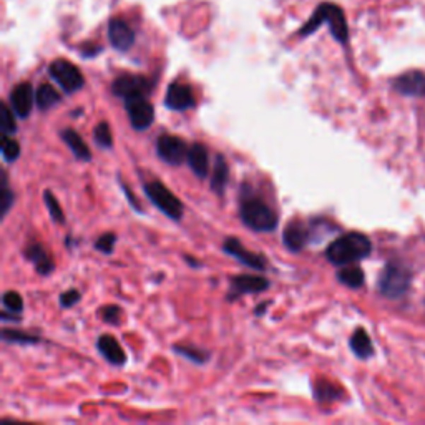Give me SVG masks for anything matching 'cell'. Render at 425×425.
I'll return each instance as SVG.
<instances>
[{"mask_svg": "<svg viewBox=\"0 0 425 425\" xmlns=\"http://www.w3.org/2000/svg\"><path fill=\"white\" fill-rule=\"evenodd\" d=\"M93 138L95 143L100 148H112L113 145V136H112V130H110V125L107 122H100L93 130Z\"/></svg>", "mask_w": 425, "mask_h": 425, "instance_id": "obj_29", "label": "cell"}, {"mask_svg": "<svg viewBox=\"0 0 425 425\" xmlns=\"http://www.w3.org/2000/svg\"><path fill=\"white\" fill-rule=\"evenodd\" d=\"M185 260H186V261H188V262H191V264H193V267H198V266H202V262H199V261H194V260H193V257H190V256H186V257H185Z\"/></svg>", "mask_w": 425, "mask_h": 425, "instance_id": "obj_39", "label": "cell"}, {"mask_svg": "<svg viewBox=\"0 0 425 425\" xmlns=\"http://www.w3.org/2000/svg\"><path fill=\"white\" fill-rule=\"evenodd\" d=\"M339 395H341V390H339L336 385L327 384V382H318L316 385H314V397L318 400H336Z\"/></svg>", "mask_w": 425, "mask_h": 425, "instance_id": "obj_31", "label": "cell"}, {"mask_svg": "<svg viewBox=\"0 0 425 425\" xmlns=\"http://www.w3.org/2000/svg\"><path fill=\"white\" fill-rule=\"evenodd\" d=\"M108 38L113 49L127 52L135 44V32L123 18H112L108 23Z\"/></svg>", "mask_w": 425, "mask_h": 425, "instance_id": "obj_14", "label": "cell"}, {"mask_svg": "<svg viewBox=\"0 0 425 425\" xmlns=\"http://www.w3.org/2000/svg\"><path fill=\"white\" fill-rule=\"evenodd\" d=\"M2 304L4 309H7V311L11 313L18 314L23 311V299L17 291H7V293L2 296Z\"/></svg>", "mask_w": 425, "mask_h": 425, "instance_id": "obj_33", "label": "cell"}, {"mask_svg": "<svg viewBox=\"0 0 425 425\" xmlns=\"http://www.w3.org/2000/svg\"><path fill=\"white\" fill-rule=\"evenodd\" d=\"M165 105L166 108L173 110V112H186V110L193 108L197 105V98H194L190 85L173 82L166 90Z\"/></svg>", "mask_w": 425, "mask_h": 425, "instance_id": "obj_12", "label": "cell"}, {"mask_svg": "<svg viewBox=\"0 0 425 425\" xmlns=\"http://www.w3.org/2000/svg\"><path fill=\"white\" fill-rule=\"evenodd\" d=\"M188 151L190 146L180 136L161 135L156 140V155H158L160 160H163L168 165L178 166L185 163L186 158H188Z\"/></svg>", "mask_w": 425, "mask_h": 425, "instance_id": "obj_8", "label": "cell"}, {"mask_svg": "<svg viewBox=\"0 0 425 425\" xmlns=\"http://www.w3.org/2000/svg\"><path fill=\"white\" fill-rule=\"evenodd\" d=\"M186 161H188L190 168L194 171L198 178H206L209 170V156L204 145H199V143L191 145Z\"/></svg>", "mask_w": 425, "mask_h": 425, "instance_id": "obj_20", "label": "cell"}, {"mask_svg": "<svg viewBox=\"0 0 425 425\" xmlns=\"http://www.w3.org/2000/svg\"><path fill=\"white\" fill-rule=\"evenodd\" d=\"M120 316H122V309L118 308V305H105L102 309L103 322L112 324V326H118V324H120Z\"/></svg>", "mask_w": 425, "mask_h": 425, "instance_id": "obj_35", "label": "cell"}, {"mask_svg": "<svg viewBox=\"0 0 425 425\" xmlns=\"http://www.w3.org/2000/svg\"><path fill=\"white\" fill-rule=\"evenodd\" d=\"M240 216L248 228L257 233L274 231L276 226H278V214L257 198L243 199Z\"/></svg>", "mask_w": 425, "mask_h": 425, "instance_id": "obj_3", "label": "cell"}, {"mask_svg": "<svg viewBox=\"0 0 425 425\" xmlns=\"http://www.w3.org/2000/svg\"><path fill=\"white\" fill-rule=\"evenodd\" d=\"M410 286V271L397 262H389L379 278V291L385 298H400Z\"/></svg>", "mask_w": 425, "mask_h": 425, "instance_id": "obj_5", "label": "cell"}, {"mask_svg": "<svg viewBox=\"0 0 425 425\" xmlns=\"http://www.w3.org/2000/svg\"><path fill=\"white\" fill-rule=\"evenodd\" d=\"M311 231L313 229L305 226V223L299 221V219H293L286 224L283 231V243L289 251L299 252L303 251L309 240H311Z\"/></svg>", "mask_w": 425, "mask_h": 425, "instance_id": "obj_13", "label": "cell"}, {"mask_svg": "<svg viewBox=\"0 0 425 425\" xmlns=\"http://www.w3.org/2000/svg\"><path fill=\"white\" fill-rule=\"evenodd\" d=\"M33 103H35V92H33L30 83H18L12 90L11 107L18 118H27L32 113Z\"/></svg>", "mask_w": 425, "mask_h": 425, "instance_id": "obj_15", "label": "cell"}, {"mask_svg": "<svg viewBox=\"0 0 425 425\" xmlns=\"http://www.w3.org/2000/svg\"><path fill=\"white\" fill-rule=\"evenodd\" d=\"M394 88L405 97H422L425 95V75L412 70L394 80Z\"/></svg>", "mask_w": 425, "mask_h": 425, "instance_id": "obj_16", "label": "cell"}, {"mask_svg": "<svg viewBox=\"0 0 425 425\" xmlns=\"http://www.w3.org/2000/svg\"><path fill=\"white\" fill-rule=\"evenodd\" d=\"M44 199H45V206L49 208V213H50L52 219H54L55 223H60V224L64 223V221H65L64 211H62V208H60L59 202H57L55 194L52 193V191L45 190V191H44Z\"/></svg>", "mask_w": 425, "mask_h": 425, "instance_id": "obj_32", "label": "cell"}, {"mask_svg": "<svg viewBox=\"0 0 425 425\" xmlns=\"http://www.w3.org/2000/svg\"><path fill=\"white\" fill-rule=\"evenodd\" d=\"M80 298H82V294L78 293L76 289H70V291H65V293L60 294V305L62 308H71V305H75L76 303H78Z\"/></svg>", "mask_w": 425, "mask_h": 425, "instance_id": "obj_36", "label": "cell"}, {"mask_svg": "<svg viewBox=\"0 0 425 425\" xmlns=\"http://www.w3.org/2000/svg\"><path fill=\"white\" fill-rule=\"evenodd\" d=\"M100 52H102V47L100 45H92V44H85L82 47V55L85 59H92V57L98 55Z\"/></svg>", "mask_w": 425, "mask_h": 425, "instance_id": "obj_37", "label": "cell"}, {"mask_svg": "<svg viewBox=\"0 0 425 425\" xmlns=\"http://www.w3.org/2000/svg\"><path fill=\"white\" fill-rule=\"evenodd\" d=\"M13 204V191L8 188L7 175L2 171V185H0V213L6 218V214L11 211Z\"/></svg>", "mask_w": 425, "mask_h": 425, "instance_id": "obj_28", "label": "cell"}, {"mask_svg": "<svg viewBox=\"0 0 425 425\" xmlns=\"http://www.w3.org/2000/svg\"><path fill=\"white\" fill-rule=\"evenodd\" d=\"M372 251V243L362 233H346L334 240L326 250L327 261L334 266H347L366 260Z\"/></svg>", "mask_w": 425, "mask_h": 425, "instance_id": "obj_1", "label": "cell"}, {"mask_svg": "<svg viewBox=\"0 0 425 425\" xmlns=\"http://www.w3.org/2000/svg\"><path fill=\"white\" fill-rule=\"evenodd\" d=\"M2 341L11 344H23V346H27V344H37L40 341V337L32 336V334H27L22 331H13V329H4Z\"/></svg>", "mask_w": 425, "mask_h": 425, "instance_id": "obj_27", "label": "cell"}, {"mask_svg": "<svg viewBox=\"0 0 425 425\" xmlns=\"http://www.w3.org/2000/svg\"><path fill=\"white\" fill-rule=\"evenodd\" d=\"M12 107H7L6 103L0 105V130L2 135H13L17 132V122L13 118Z\"/></svg>", "mask_w": 425, "mask_h": 425, "instance_id": "obj_26", "label": "cell"}, {"mask_svg": "<svg viewBox=\"0 0 425 425\" xmlns=\"http://www.w3.org/2000/svg\"><path fill=\"white\" fill-rule=\"evenodd\" d=\"M337 279L339 283H342L344 286L351 289H359L362 284H364V271L361 269L359 266H342V269H339L337 273Z\"/></svg>", "mask_w": 425, "mask_h": 425, "instance_id": "obj_24", "label": "cell"}, {"mask_svg": "<svg viewBox=\"0 0 425 425\" xmlns=\"http://www.w3.org/2000/svg\"><path fill=\"white\" fill-rule=\"evenodd\" d=\"M351 349L359 359H369L374 354V347H372V341L364 329H357L351 337Z\"/></svg>", "mask_w": 425, "mask_h": 425, "instance_id": "obj_22", "label": "cell"}, {"mask_svg": "<svg viewBox=\"0 0 425 425\" xmlns=\"http://www.w3.org/2000/svg\"><path fill=\"white\" fill-rule=\"evenodd\" d=\"M60 138L64 140L66 146L70 148V151L74 153V156L76 160L82 161H90L92 160V151L82 136L76 133L74 128H65V130L60 132Z\"/></svg>", "mask_w": 425, "mask_h": 425, "instance_id": "obj_18", "label": "cell"}, {"mask_svg": "<svg viewBox=\"0 0 425 425\" xmlns=\"http://www.w3.org/2000/svg\"><path fill=\"white\" fill-rule=\"evenodd\" d=\"M269 289V281L261 276H252V274H240L233 276L229 281V291L226 294V299L229 303L233 301L243 298L246 294H256L262 293V291Z\"/></svg>", "mask_w": 425, "mask_h": 425, "instance_id": "obj_9", "label": "cell"}, {"mask_svg": "<svg viewBox=\"0 0 425 425\" xmlns=\"http://www.w3.org/2000/svg\"><path fill=\"white\" fill-rule=\"evenodd\" d=\"M223 251L226 252L228 256L235 257L236 261H240L241 264H245L248 267H252V269H256V271H264L267 267L264 257L256 255V252L248 251L246 248L243 246V243L235 236L226 238V240H224Z\"/></svg>", "mask_w": 425, "mask_h": 425, "instance_id": "obj_11", "label": "cell"}, {"mask_svg": "<svg viewBox=\"0 0 425 425\" xmlns=\"http://www.w3.org/2000/svg\"><path fill=\"white\" fill-rule=\"evenodd\" d=\"M97 349L103 356V359L112 366H123L127 362L125 351L122 349L120 342L113 336H108V334L100 336L97 341Z\"/></svg>", "mask_w": 425, "mask_h": 425, "instance_id": "obj_17", "label": "cell"}, {"mask_svg": "<svg viewBox=\"0 0 425 425\" xmlns=\"http://www.w3.org/2000/svg\"><path fill=\"white\" fill-rule=\"evenodd\" d=\"M266 305H267V304H264V303H262V304H260V308H257V309H256V311H255V314H256V316H261V314L266 311Z\"/></svg>", "mask_w": 425, "mask_h": 425, "instance_id": "obj_38", "label": "cell"}, {"mask_svg": "<svg viewBox=\"0 0 425 425\" xmlns=\"http://www.w3.org/2000/svg\"><path fill=\"white\" fill-rule=\"evenodd\" d=\"M153 83L143 75H120L115 78L112 92L115 97L128 100L136 97H146L151 92Z\"/></svg>", "mask_w": 425, "mask_h": 425, "instance_id": "obj_7", "label": "cell"}, {"mask_svg": "<svg viewBox=\"0 0 425 425\" xmlns=\"http://www.w3.org/2000/svg\"><path fill=\"white\" fill-rule=\"evenodd\" d=\"M145 194L148 199L155 204L160 211H163L165 216H168L173 221H180L185 214V206L180 202L176 194L166 188L161 181H150L145 185Z\"/></svg>", "mask_w": 425, "mask_h": 425, "instance_id": "obj_4", "label": "cell"}, {"mask_svg": "<svg viewBox=\"0 0 425 425\" xmlns=\"http://www.w3.org/2000/svg\"><path fill=\"white\" fill-rule=\"evenodd\" d=\"M115 245H117V235L115 233H103L95 243V250L103 252V255H112Z\"/></svg>", "mask_w": 425, "mask_h": 425, "instance_id": "obj_34", "label": "cell"}, {"mask_svg": "<svg viewBox=\"0 0 425 425\" xmlns=\"http://www.w3.org/2000/svg\"><path fill=\"white\" fill-rule=\"evenodd\" d=\"M322 23H327L329 30H331L332 37L336 38L337 42L346 44L347 38H349V27H347L346 16H344L341 7L331 2H324L321 6H318L311 18L301 27L299 35L301 37L311 35V33L316 32Z\"/></svg>", "mask_w": 425, "mask_h": 425, "instance_id": "obj_2", "label": "cell"}, {"mask_svg": "<svg viewBox=\"0 0 425 425\" xmlns=\"http://www.w3.org/2000/svg\"><path fill=\"white\" fill-rule=\"evenodd\" d=\"M25 257L28 261L35 264V269H37L38 274L49 276V274L54 273V269H55L54 261H52L50 256L47 255L45 248L42 245H38V243H33V245H30L27 248Z\"/></svg>", "mask_w": 425, "mask_h": 425, "instance_id": "obj_19", "label": "cell"}, {"mask_svg": "<svg viewBox=\"0 0 425 425\" xmlns=\"http://www.w3.org/2000/svg\"><path fill=\"white\" fill-rule=\"evenodd\" d=\"M49 74L57 83L64 88L65 93H75L83 87L85 80L82 71L69 60L59 59L49 65Z\"/></svg>", "mask_w": 425, "mask_h": 425, "instance_id": "obj_6", "label": "cell"}, {"mask_svg": "<svg viewBox=\"0 0 425 425\" xmlns=\"http://www.w3.org/2000/svg\"><path fill=\"white\" fill-rule=\"evenodd\" d=\"M125 108L130 118L132 127L138 132L148 130L155 120V108L148 102L146 97H136L125 100Z\"/></svg>", "mask_w": 425, "mask_h": 425, "instance_id": "obj_10", "label": "cell"}, {"mask_svg": "<svg viewBox=\"0 0 425 425\" xmlns=\"http://www.w3.org/2000/svg\"><path fill=\"white\" fill-rule=\"evenodd\" d=\"M62 102L60 93L57 92V90L52 87L49 83L40 85V87L37 88L35 92V103L38 110H42V112H47V110H50L52 107H55L57 103Z\"/></svg>", "mask_w": 425, "mask_h": 425, "instance_id": "obj_23", "label": "cell"}, {"mask_svg": "<svg viewBox=\"0 0 425 425\" xmlns=\"http://www.w3.org/2000/svg\"><path fill=\"white\" fill-rule=\"evenodd\" d=\"M229 180V166L224 160L223 155H216L213 166V176H211V190L218 197H223L224 191H226V185Z\"/></svg>", "mask_w": 425, "mask_h": 425, "instance_id": "obj_21", "label": "cell"}, {"mask_svg": "<svg viewBox=\"0 0 425 425\" xmlns=\"http://www.w3.org/2000/svg\"><path fill=\"white\" fill-rule=\"evenodd\" d=\"M0 148H2L4 160L8 161V163H12V161H16L21 156V145H18L17 140L11 138V135L2 136V146Z\"/></svg>", "mask_w": 425, "mask_h": 425, "instance_id": "obj_30", "label": "cell"}, {"mask_svg": "<svg viewBox=\"0 0 425 425\" xmlns=\"http://www.w3.org/2000/svg\"><path fill=\"white\" fill-rule=\"evenodd\" d=\"M173 351L178 356L185 357L186 361L193 362V364H206L209 361V352L194 346H181V344H178V346H173Z\"/></svg>", "mask_w": 425, "mask_h": 425, "instance_id": "obj_25", "label": "cell"}]
</instances>
